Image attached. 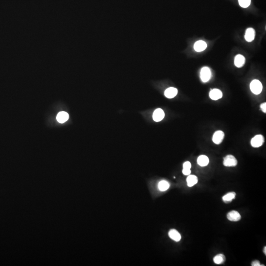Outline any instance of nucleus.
Wrapping results in <instances>:
<instances>
[{
    "mask_svg": "<svg viewBox=\"0 0 266 266\" xmlns=\"http://www.w3.org/2000/svg\"><path fill=\"white\" fill-rule=\"evenodd\" d=\"M169 236L171 239L175 242H179L181 239V234L175 229L171 230L169 232Z\"/></svg>",
    "mask_w": 266,
    "mask_h": 266,
    "instance_id": "f8f14e48",
    "label": "nucleus"
},
{
    "mask_svg": "<svg viewBox=\"0 0 266 266\" xmlns=\"http://www.w3.org/2000/svg\"><path fill=\"white\" fill-rule=\"evenodd\" d=\"M264 254L265 255H266V247L265 246V247L264 248Z\"/></svg>",
    "mask_w": 266,
    "mask_h": 266,
    "instance_id": "b1692460",
    "label": "nucleus"
},
{
    "mask_svg": "<svg viewBox=\"0 0 266 266\" xmlns=\"http://www.w3.org/2000/svg\"><path fill=\"white\" fill-rule=\"evenodd\" d=\"M260 107L263 113H266V103H264L260 105Z\"/></svg>",
    "mask_w": 266,
    "mask_h": 266,
    "instance_id": "4be33fe9",
    "label": "nucleus"
},
{
    "mask_svg": "<svg viewBox=\"0 0 266 266\" xmlns=\"http://www.w3.org/2000/svg\"><path fill=\"white\" fill-rule=\"evenodd\" d=\"M246 63V58L243 55L238 54L235 57V65L238 68H241Z\"/></svg>",
    "mask_w": 266,
    "mask_h": 266,
    "instance_id": "9b49d317",
    "label": "nucleus"
},
{
    "mask_svg": "<svg viewBox=\"0 0 266 266\" xmlns=\"http://www.w3.org/2000/svg\"><path fill=\"white\" fill-rule=\"evenodd\" d=\"M153 119L155 122H159L164 118L165 113L161 109H157L155 110L153 113Z\"/></svg>",
    "mask_w": 266,
    "mask_h": 266,
    "instance_id": "423d86ee",
    "label": "nucleus"
},
{
    "mask_svg": "<svg viewBox=\"0 0 266 266\" xmlns=\"http://www.w3.org/2000/svg\"><path fill=\"white\" fill-rule=\"evenodd\" d=\"M264 142H265V139L263 136L261 135H258L252 139L251 144L252 147H253L257 148L261 147Z\"/></svg>",
    "mask_w": 266,
    "mask_h": 266,
    "instance_id": "7ed1b4c3",
    "label": "nucleus"
},
{
    "mask_svg": "<svg viewBox=\"0 0 266 266\" xmlns=\"http://www.w3.org/2000/svg\"><path fill=\"white\" fill-rule=\"evenodd\" d=\"M251 265L252 266H261L259 261L258 260H255L253 261L251 263Z\"/></svg>",
    "mask_w": 266,
    "mask_h": 266,
    "instance_id": "5701e85b",
    "label": "nucleus"
},
{
    "mask_svg": "<svg viewBox=\"0 0 266 266\" xmlns=\"http://www.w3.org/2000/svg\"><path fill=\"white\" fill-rule=\"evenodd\" d=\"M239 5L240 7L243 8H246L249 7L251 3V0H238Z\"/></svg>",
    "mask_w": 266,
    "mask_h": 266,
    "instance_id": "412c9836",
    "label": "nucleus"
},
{
    "mask_svg": "<svg viewBox=\"0 0 266 266\" xmlns=\"http://www.w3.org/2000/svg\"><path fill=\"white\" fill-rule=\"evenodd\" d=\"M236 194L235 192H230L223 197V200L225 202H230L235 198Z\"/></svg>",
    "mask_w": 266,
    "mask_h": 266,
    "instance_id": "aec40b11",
    "label": "nucleus"
},
{
    "mask_svg": "<svg viewBox=\"0 0 266 266\" xmlns=\"http://www.w3.org/2000/svg\"><path fill=\"white\" fill-rule=\"evenodd\" d=\"M225 137L224 132L222 131H217L215 132L212 137V141L215 144H219L222 142Z\"/></svg>",
    "mask_w": 266,
    "mask_h": 266,
    "instance_id": "39448f33",
    "label": "nucleus"
},
{
    "mask_svg": "<svg viewBox=\"0 0 266 266\" xmlns=\"http://www.w3.org/2000/svg\"><path fill=\"white\" fill-rule=\"evenodd\" d=\"M209 97L213 100H217L222 97V93L220 90L213 89L210 91Z\"/></svg>",
    "mask_w": 266,
    "mask_h": 266,
    "instance_id": "1a4fd4ad",
    "label": "nucleus"
},
{
    "mask_svg": "<svg viewBox=\"0 0 266 266\" xmlns=\"http://www.w3.org/2000/svg\"><path fill=\"white\" fill-rule=\"evenodd\" d=\"M198 179L196 175H189L187 178V185L189 187H192L196 184H197L198 183Z\"/></svg>",
    "mask_w": 266,
    "mask_h": 266,
    "instance_id": "dca6fc26",
    "label": "nucleus"
},
{
    "mask_svg": "<svg viewBox=\"0 0 266 266\" xmlns=\"http://www.w3.org/2000/svg\"><path fill=\"white\" fill-rule=\"evenodd\" d=\"M209 158L206 155H201L197 159L198 164L201 167H205L209 164Z\"/></svg>",
    "mask_w": 266,
    "mask_h": 266,
    "instance_id": "4468645a",
    "label": "nucleus"
},
{
    "mask_svg": "<svg viewBox=\"0 0 266 266\" xmlns=\"http://www.w3.org/2000/svg\"><path fill=\"white\" fill-rule=\"evenodd\" d=\"M170 183L166 181H162L158 184V188L161 191H165L170 187Z\"/></svg>",
    "mask_w": 266,
    "mask_h": 266,
    "instance_id": "a211bd4d",
    "label": "nucleus"
},
{
    "mask_svg": "<svg viewBox=\"0 0 266 266\" xmlns=\"http://www.w3.org/2000/svg\"><path fill=\"white\" fill-rule=\"evenodd\" d=\"M255 36V31L254 29L249 28L246 30L244 38L248 42H251L254 40Z\"/></svg>",
    "mask_w": 266,
    "mask_h": 266,
    "instance_id": "0eeeda50",
    "label": "nucleus"
},
{
    "mask_svg": "<svg viewBox=\"0 0 266 266\" xmlns=\"http://www.w3.org/2000/svg\"><path fill=\"white\" fill-rule=\"evenodd\" d=\"M227 218L231 221H238L241 219V215L238 212L232 211L227 214Z\"/></svg>",
    "mask_w": 266,
    "mask_h": 266,
    "instance_id": "6e6552de",
    "label": "nucleus"
},
{
    "mask_svg": "<svg viewBox=\"0 0 266 266\" xmlns=\"http://www.w3.org/2000/svg\"><path fill=\"white\" fill-rule=\"evenodd\" d=\"M191 168V164L190 162L186 161L183 165L182 173L185 175H189L191 173L190 169Z\"/></svg>",
    "mask_w": 266,
    "mask_h": 266,
    "instance_id": "f3484780",
    "label": "nucleus"
},
{
    "mask_svg": "<svg viewBox=\"0 0 266 266\" xmlns=\"http://www.w3.org/2000/svg\"><path fill=\"white\" fill-rule=\"evenodd\" d=\"M225 256L222 254H218L213 258V261L216 264H221L225 261Z\"/></svg>",
    "mask_w": 266,
    "mask_h": 266,
    "instance_id": "6ab92c4d",
    "label": "nucleus"
},
{
    "mask_svg": "<svg viewBox=\"0 0 266 266\" xmlns=\"http://www.w3.org/2000/svg\"><path fill=\"white\" fill-rule=\"evenodd\" d=\"M211 71L209 68L207 66H205L201 69V79L204 82H206L209 81L211 79Z\"/></svg>",
    "mask_w": 266,
    "mask_h": 266,
    "instance_id": "20e7f679",
    "label": "nucleus"
},
{
    "mask_svg": "<svg viewBox=\"0 0 266 266\" xmlns=\"http://www.w3.org/2000/svg\"><path fill=\"white\" fill-rule=\"evenodd\" d=\"M250 88L251 92L253 94H255V95H258V94H260L262 92V89H263V86L259 80L254 79L251 82L250 85Z\"/></svg>",
    "mask_w": 266,
    "mask_h": 266,
    "instance_id": "f257e3e1",
    "label": "nucleus"
},
{
    "mask_svg": "<svg viewBox=\"0 0 266 266\" xmlns=\"http://www.w3.org/2000/svg\"><path fill=\"white\" fill-rule=\"evenodd\" d=\"M178 89L174 87H170L165 91V96L167 98L172 99L175 97L178 94Z\"/></svg>",
    "mask_w": 266,
    "mask_h": 266,
    "instance_id": "ddd939ff",
    "label": "nucleus"
},
{
    "mask_svg": "<svg viewBox=\"0 0 266 266\" xmlns=\"http://www.w3.org/2000/svg\"><path fill=\"white\" fill-rule=\"evenodd\" d=\"M69 117V116L68 113H66L65 111H62V112L59 113L57 115V121H58L59 123H63L68 120Z\"/></svg>",
    "mask_w": 266,
    "mask_h": 266,
    "instance_id": "2eb2a0df",
    "label": "nucleus"
},
{
    "mask_svg": "<svg viewBox=\"0 0 266 266\" xmlns=\"http://www.w3.org/2000/svg\"><path fill=\"white\" fill-rule=\"evenodd\" d=\"M207 44L203 41H197L194 45V48L196 51L202 52L206 49Z\"/></svg>",
    "mask_w": 266,
    "mask_h": 266,
    "instance_id": "9d476101",
    "label": "nucleus"
},
{
    "mask_svg": "<svg viewBox=\"0 0 266 266\" xmlns=\"http://www.w3.org/2000/svg\"><path fill=\"white\" fill-rule=\"evenodd\" d=\"M238 164V161L232 155H228L224 158L223 165L225 167H235Z\"/></svg>",
    "mask_w": 266,
    "mask_h": 266,
    "instance_id": "f03ea898",
    "label": "nucleus"
}]
</instances>
